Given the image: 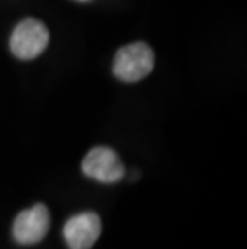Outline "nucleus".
I'll return each mask as SVG.
<instances>
[{"mask_svg":"<svg viewBox=\"0 0 247 249\" xmlns=\"http://www.w3.org/2000/svg\"><path fill=\"white\" fill-rule=\"evenodd\" d=\"M154 70V52L145 42L125 45L117 50L113 63L114 76L124 82L145 79Z\"/></svg>","mask_w":247,"mask_h":249,"instance_id":"f257e3e1","label":"nucleus"},{"mask_svg":"<svg viewBox=\"0 0 247 249\" xmlns=\"http://www.w3.org/2000/svg\"><path fill=\"white\" fill-rule=\"evenodd\" d=\"M50 42L47 26L39 19L28 18L13 29L10 37V50L19 60H34L44 53Z\"/></svg>","mask_w":247,"mask_h":249,"instance_id":"f03ea898","label":"nucleus"},{"mask_svg":"<svg viewBox=\"0 0 247 249\" xmlns=\"http://www.w3.org/2000/svg\"><path fill=\"white\" fill-rule=\"evenodd\" d=\"M82 172L101 183H115L125 177V167L117 153L108 146H97L85 155Z\"/></svg>","mask_w":247,"mask_h":249,"instance_id":"7ed1b4c3","label":"nucleus"},{"mask_svg":"<svg viewBox=\"0 0 247 249\" xmlns=\"http://www.w3.org/2000/svg\"><path fill=\"white\" fill-rule=\"evenodd\" d=\"M50 229V213L45 204H34L21 211L13 222V240L21 246H33L47 236Z\"/></svg>","mask_w":247,"mask_h":249,"instance_id":"20e7f679","label":"nucleus"},{"mask_svg":"<svg viewBox=\"0 0 247 249\" xmlns=\"http://www.w3.org/2000/svg\"><path fill=\"white\" fill-rule=\"evenodd\" d=\"M101 219L95 213L71 217L63 227V236L69 249H90L101 235Z\"/></svg>","mask_w":247,"mask_h":249,"instance_id":"39448f33","label":"nucleus"}]
</instances>
